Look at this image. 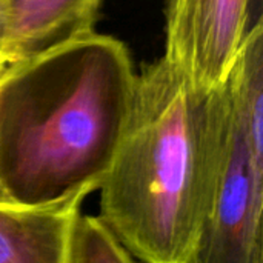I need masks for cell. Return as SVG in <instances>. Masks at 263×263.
Segmentation results:
<instances>
[{
  "mask_svg": "<svg viewBox=\"0 0 263 263\" xmlns=\"http://www.w3.org/2000/svg\"><path fill=\"white\" fill-rule=\"evenodd\" d=\"M237 117L228 74L196 94L165 59L136 74L125 128L99 188L102 222L143 263H193Z\"/></svg>",
  "mask_w": 263,
  "mask_h": 263,
  "instance_id": "cell-1",
  "label": "cell"
},
{
  "mask_svg": "<svg viewBox=\"0 0 263 263\" xmlns=\"http://www.w3.org/2000/svg\"><path fill=\"white\" fill-rule=\"evenodd\" d=\"M136 72L126 45L96 31L0 71V186L37 205L102 185L120 142Z\"/></svg>",
  "mask_w": 263,
  "mask_h": 263,
  "instance_id": "cell-2",
  "label": "cell"
},
{
  "mask_svg": "<svg viewBox=\"0 0 263 263\" xmlns=\"http://www.w3.org/2000/svg\"><path fill=\"white\" fill-rule=\"evenodd\" d=\"M237 117L213 211L193 263H263V146L251 140L236 71Z\"/></svg>",
  "mask_w": 263,
  "mask_h": 263,
  "instance_id": "cell-3",
  "label": "cell"
},
{
  "mask_svg": "<svg viewBox=\"0 0 263 263\" xmlns=\"http://www.w3.org/2000/svg\"><path fill=\"white\" fill-rule=\"evenodd\" d=\"M250 0H168L165 59L196 94L225 82L248 32Z\"/></svg>",
  "mask_w": 263,
  "mask_h": 263,
  "instance_id": "cell-4",
  "label": "cell"
},
{
  "mask_svg": "<svg viewBox=\"0 0 263 263\" xmlns=\"http://www.w3.org/2000/svg\"><path fill=\"white\" fill-rule=\"evenodd\" d=\"M91 182L37 205L0 202V263H74L76 237Z\"/></svg>",
  "mask_w": 263,
  "mask_h": 263,
  "instance_id": "cell-5",
  "label": "cell"
},
{
  "mask_svg": "<svg viewBox=\"0 0 263 263\" xmlns=\"http://www.w3.org/2000/svg\"><path fill=\"white\" fill-rule=\"evenodd\" d=\"M105 0H0L5 65L94 31Z\"/></svg>",
  "mask_w": 263,
  "mask_h": 263,
  "instance_id": "cell-6",
  "label": "cell"
},
{
  "mask_svg": "<svg viewBox=\"0 0 263 263\" xmlns=\"http://www.w3.org/2000/svg\"><path fill=\"white\" fill-rule=\"evenodd\" d=\"M74 263H136L99 216H82Z\"/></svg>",
  "mask_w": 263,
  "mask_h": 263,
  "instance_id": "cell-7",
  "label": "cell"
},
{
  "mask_svg": "<svg viewBox=\"0 0 263 263\" xmlns=\"http://www.w3.org/2000/svg\"><path fill=\"white\" fill-rule=\"evenodd\" d=\"M0 202H8V200H6V196H5V193H3V190H2V186H0Z\"/></svg>",
  "mask_w": 263,
  "mask_h": 263,
  "instance_id": "cell-8",
  "label": "cell"
},
{
  "mask_svg": "<svg viewBox=\"0 0 263 263\" xmlns=\"http://www.w3.org/2000/svg\"><path fill=\"white\" fill-rule=\"evenodd\" d=\"M3 66H5V63H3V60H2V57H0V71H2Z\"/></svg>",
  "mask_w": 263,
  "mask_h": 263,
  "instance_id": "cell-9",
  "label": "cell"
}]
</instances>
